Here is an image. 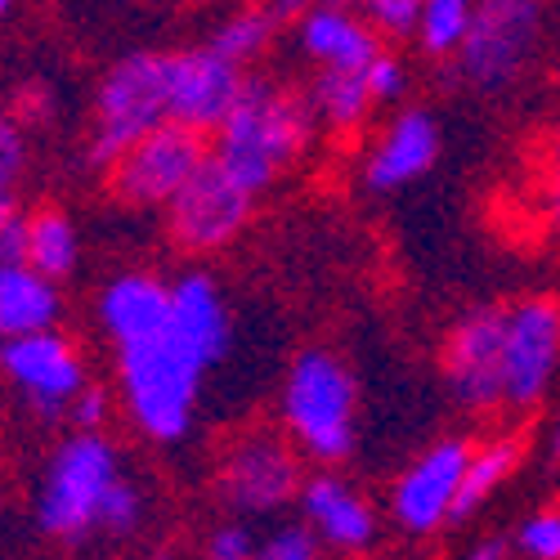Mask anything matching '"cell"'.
Masks as SVG:
<instances>
[{"mask_svg":"<svg viewBox=\"0 0 560 560\" xmlns=\"http://www.w3.org/2000/svg\"><path fill=\"white\" fill-rule=\"evenodd\" d=\"M32 516L55 542H126L144 529L149 498L126 476V457L108 431H68L40 466Z\"/></svg>","mask_w":560,"mask_h":560,"instance_id":"obj_1","label":"cell"},{"mask_svg":"<svg viewBox=\"0 0 560 560\" xmlns=\"http://www.w3.org/2000/svg\"><path fill=\"white\" fill-rule=\"evenodd\" d=\"M314 139L318 121L305 90L252 72L233 113L211 130V162L260 198L314 149Z\"/></svg>","mask_w":560,"mask_h":560,"instance_id":"obj_2","label":"cell"},{"mask_svg":"<svg viewBox=\"0 0 560 560\" xmlns=\"http://www.w3.org/2000/svg\"><path fill=\"white\" fill-rule=\"evenodd\" d=\"M117 404L149 444H179L198 422V404L211 363L171 323L162 332L113 350Z\"/></svg>","mask_w":560,"mask_h":560,"instance_id":"obj_3","label":"cell"},{"mask_svg":"<svg viewBox=\"0 0 560 560\" xmlns=\"http://www.w3.org/2000/svg\"><path fill=\"white\" fill-rule=\"evenodd\" d=\"M278 417H283V435L301 448L305 462L314 466L350 462L359 444V386L346 359H337L323 346L301 350L283 372Z\"/></svg>","mask_w":560,"mask_h":560,"instance_id":"obj_4","label":"cell"},{"mask_svg":"<svg viewBox=\"0 0 560 560\" xmlns=\"http://www.w3.org/2000/svg\"><path fill=\"white\" fill-rule=\"evenodd\" d=\"M162 121H171L166 50H130L113 59L95 85V104H90L85 162L108 171L135 139H144Z\"/></svg>","mask_w":560,"mask_h":560,"instance_id":"obj_5","label":"cell"},{"mask_svg":"<svg viewBox=\"0 0 560 560\" xmlns=\"http://www.w3.org/2000/svg\"><path fill=\"white\" fill-rule=\"evenodd\" d=\"M547 36L542 0H476L471 32L457 50L462 81L480 95H502L534 68Z\"/></svg>","mask_w":560,"mask_h":560,"instance_id":"obj_6","label":"cell"},{"mask_svg":"<svg viewBox=\"0 0 560 560\" xmlns=\"http://www.w3.org/2000/svg\"><path fill=\"white\" fill-rule=\"evenodd\" d=\"M301 448L278 431H243L215 462V493L243 521L283 516L301 498Z\"/></svg>","mask_w":560,"mask_h":560,"instance_id":"obj_7","label":"cell"},{"mask_svg":"<svg viewBox=\"0 0 560 560\" xmlns=\"http://www.w3.org/2000/svg\"><path fill=\"white\" fill-rule=\"evenodd\" d=\"M211 162V135L184 126V121H162L149 130L104 171L108 194L121 207L135 211H166V202L189 184L202 166Z\"/></svg>","mask_w":560,"mask_h":560,"instance_id":"obj_8","label":"cell"},{"mask_svg":"<svg viewBox=\"0 0 560 560\" xmlns=\"http://www.w3.org/2000/svg\"><path fill=\"white\" fill-rule=\"evenodd\" d=\"M560 382V296H525L506 305L502 332V408L534 412Z\"/></svg>","mask_w":560,"mask_h":560,"instance_id":"obj_9","label":"cell"},{"mask_svg":"<svg viewBox=\"0 0 560 560\" xmlns=\"http://www.w3.org/2000/svg\"><path fill=\"white\" fill-rule=\"evenodd\" d=\"M256 215V194L243 189L229 171L207 162L184 189L166 202V233L184 256H220L247 233Z\"/></svg>","mask_w":560,"mask_h":560,"instance_id":"obj_10","label":"cell"},{"mask_svg":"<svg viewBox=\"0 0 560 560\" xmlns=\"http://www.w3.org/2000/svg\"><path fill=\"white\" fill-rule=\"evenodd\" d=\"M0 372H5V382L40 417H50V422H68L72 399L90 386V368H85L81 346L59 328L0 341Z\"/></svg>","mask_w":560,"mask_h":560,"instance_id":"obj_11","label":"cell"},{"mask_svg":"<svg viewBox=\"0 0 560 560\" xmlns=\"http://www.w3.org/2000/svg\"><path fill=\"white\" fill-rule=\"evenodd\" d=\"M466 435H444L427 444L390 485V521L412 534V538H431L444 525H453L462 476H466V457H471Z\"/></svg>","mask_w":560,"mask_h":560,"instance_id":"obj_12","label":"cell"},{"mask_svg":"<svg viewBox=\"0 0 560 560\" xmlns=\"http://www.w3.org/2000/svg\"><path fill=\"white\" fill-rule=\"evenodd\" d=\"M502 332L506 305H480L462 314L444 337V386L466 412H502Z\"/></svg>","mask_w":560,"mask_h":560,"instance_id":"obj_13","label":"cell"},{"mask_svg":"<svg viewBox=\"0 0 560 560\" xmlns=\"http://www.w3.org/2000/svg\"><path fill=\"white\" fill-rule=\"evenodd\" d=\"M252 68L220 55L211 40L166 50V95H171V121H184L202 135H211L238 104Z\"/></svg>","mask_w":560,"mask_h":560,"instance_id":"obj_14","label":"cell"},{"mask_svg":"<svg viewBox=\"0 0 560 560\" xmlns=\"http://www.w3.org/2000/svg\"><path fill=\"white\" fill-rule=\"evenodd\" d=\"M440 149H444V135H440L435 113H427V108H399L382 126V135L368 144V153L359 162L363 189L382 194V198L408 189V184H417L422 175L435 171Z\"/></svg>","mask_w":560,"mask_h":560,"instance_id":"obj_15","label":"cell"},{"mask_svg":"<svg viewBox=\"0 0 560 560\" xmlns=\"http://www.w3.org/2000/svg\"><path fill=\"white\" fill-rule=\"evenodd\" d=\"M296 511L328 551L359 556L377 542V511H372V502L337 471V466H318L314 476H305Z\"/></svg>","mask_w":560,"mask_h":560,"instance_id":"obj_16","label":"cell"},{"mask_svg":"<svg viewBox=\"0 0 560 560\" xmlns=\"http://www.w3.org/2000/svg\"><path fill=\"white\" fill-rule=\"evenodd\" d=\"M292 40L314 68H368L386 50V36L341 0H314L296 14Z\"/></svg>","mask_w":560,"mask_h":560,"instance_id":"obj_17","label":"cell"},{"mask_svg":"<svg viewBox=\"0 0 560 560\" xmlns=\"http://www.w3.org/2000/svg\"><path fill=\"white\" fill-rule=\"evenodd\" d=\"M95 318H100L104 337L113 341V350L144 341L171 323V283L149 269H121L100 288Z\"/></svg>","mask_w":560,"mask_h":560,"instance_id":"obj_18","label":"cell"},{"mask_svg":"<svg viewBox=\"0 0 560 560\" xmlns=\"http://www.w3.org/2000/svg\"><path fill=\"white\" fill-rule=\"evenodd\" d=\"M171 328L211 368L233 350V310L207 269H189L171 283Z\"/></svg>","mask_w":560,"mask_h":560,"instance_id":"obj_19","label":"cell"},{"mask_svg":"<svg viewBox=\"0 0 560 560\" xmlns=\"http://www.w3.org/2000/svg\"><path fill=\"white\" fill-rule=\"evenodd\" d=\"M63 323V283L27 260H0V341L50 332Z\"/></svg>","mask_w":560,"mask_h":560,"instance_id":"obj_20","label":"cell"},{"mask_svg":"<svg viewBox=\"0 0 560 560\" xmlns=\"http://www.w3.org/2000/svg\"><path fill=\"white\" fill-rule=\"evenodd\" d=\"M305 104L318 121V135H354L382 108L368 85V68H314Z\"/></svg>","mask_w":560,"mask_h":560,"instance_id":"obj_21","label":"cell"},{"mask_svg":"<svg viewBox=\"0 0 560 560\" xmlns=\"http://www.w3.org/2000/svg\"><path fill=\"white\" fill-rule=\"evenodd\" d=\"M525 462V440L521 435H489L471 444V457H466V476H462V493H457V511L453 525H466L506 489V480H516Z\"/></svg>","mask_w":560,"mask_h":560,"instance_id":"obj_22","label":"cell"},{"mask_svg":"<svg viewBox=\"0 0 560 560\" xmlns=\"http://www.w3.org/2000/svg\"><path fill=\"white\" fill-rule=\"evenodd\" d=\"M23 260L50 273L55 283H68L81 265V229L63 207H36L23 215Z\"/></svg>","mask_w":560,"mask_h":560,"instance_id":"obj_23","label":"cell"},{"mask_svg":"<svg viewBox=\"0 0 560 560\" xmlns=\"http://www.w3.org/2000/svg\"><path fill=\"white\" fill-rule=\"evenodd\" d=\"M283 10L273 5V0H265V5H243V10H233L229 19H220L215 23V32H211V45L220 55H229L233 63H243V68H252L269 45H273V36H278V27H283Z\"/></svg>","mask_w":560,"mask_h":560,"instance_id":"obj_24","label":"cell"},{"mask_svg":"<svg viewBox=\"0 0 560 560\" xmlns=\"http://www.w3.org/2000/svg\"><path fill=\"white\" fill-rule=\"evenodd\" d=\"M471 10L476 0H427L422 19H417V50L431 59H457L466 32H471Z\"/></svg>","mask_w":560,"mask_h":560,"instance_id":"obj_25","label":"cell"},{"mask_svg":"<svg viewBox=\"0 0 560 560\" xmlns=\"http://www.w3.org/2000/svg\"><path fill=\"white\" fill-rule=\"evenodd\" d=\"M511 551L521 560H560V506H538L516 525Z\"/></svg>","mask_w":560,"mask_h":560,"instance_id":"obj_26","label":"cell"},{"mask_svg":"<svg viewBox=\"0 0 560 560\" xmlns=\"http://www.w3.org/2000/svg\"><path fill=\"white\" fill-rule=\"evenodd\" d=\"M323 547L314 538V529L305 521H278L273 529L260 534V547H256V560H323Z\"/></svg>","mask_w":560,"mask_h":560,"instance_id":"obj_27","label":"cell"},{"mask_svg":"<svg viewBox=\"0 0 560 560\" xmlns=\"http://www.w3.org/2000/svg\"><path fill=\"white\" fill-rule=\"evenodd\" d=\"M27 158H32V149H27L23 121L0 108V202H14L19 184L27 175Z\"/></svg>","mask_w":560,"mask_h":560,"instance_id":"obj_28","label":"cell"},{"mask_svg":"<svg viewBox=\"0 0 560 560\" xmlns=\"http://www.w3.org/2000/svg\"><path fill=\"white\" fill-rule=\"evenodd\" d=\"M341 5L359 10L386 40H408L417 32V19H422L427 0H341Z\"/></svg>","mask_w":560,"mask_h":560,"instance_id":"obj_29","label":"cell"},{"mask_svg":"<svg viewBox=\"0 0 560 560\" xmlns=\"http://www.w3.org/2000/svg\"><path fill=\"white\" fill-rule=\"evenodd\" d=\"M256 547H260V534L252 529V521L233 516V521H220L207 534L202 560H256Z\"/></svg>","mask_w":560,"mask_h":560,"instance_id":"obj_30","label":"cell"},{"mask_svg":"<svg viewBox=\"0 0 560 560\" xmlns=\"http://www.w3.org/2000/svg\"><path fill=\"white\" fill-rule=\"evenodd\" d=\"M113 408H117L113 390H108V386H100V382H90V386L72 399L68 422H72V431H104V427L113 422Z\"/></svg>","mask_w":560,"mask_h":560,"instance_id":"obj_31","label":"cell"},{"mask_svg":"<svg viewBox=\"0 0 560 560\" xmlns=\"http://www.w3.org/2000/svg\"><path fill=\"white\" fill-rule=\"evenodd\" d=\"M368 85H372V95H377V104L390 108V104H399L408 95V68L395 55L382 50L377 59L368 63Z\"/></svg>","mask_w":560,"mask_h":560,"instance_id":"obj_32","label":"cell"},{"mask_svg":"<svg viewBox=\"0 0 560 560\" xmlns=\"http://www.w3.org/2000/svg\"><path fill=\"white\" fill-rule=\"evenodd\" d=\"M542 211L551 233H560V126L551 135V149H547V179H542Z\"/></svg>","mask_w":560,"mask_h":560,"instance_id":"obj_33","label":"cell"},{"mask_svg":"<svg viewBox=\"0 0 560 560\" xmlns=\"http://www.w3.org/2000/svg\"><path fill=\"white\" fill-rule=\"evenodd\" d=\"M511 556V542L506 538H485V542H476L466 556H457V560H506Z\"/></svg>","mask_w":560,"mask_h":560,"instance_id":"obj_34","label":"cell"},{"mask_svg":"<svg viewBox=\"0 0 560 560\" xmlns=\"http://www.w3.org/2000/svg\"><path fill=\"white\" fill-rule=\"evenodd\" d=\"M547 457L560 466V399H556V408L547 417Z\"/></svg>","mask_w":560,"mask_h":560,"instance_id":"obj_35","label":"cell"},{"mask_svg":"<svg viewBox=\"0 0 560 560\" xmlns=\"http://www.w3.org/2000/svg\"><path fill=\"white\" fill-rule=\"evenodd\" d=\"M19 215V207L14 202H0V238H5V229H10V220Z\"/></svg>","mask_w":560,"mask_h":560,"instance_id":"obj_36","label":"cell"},{"mask_svg":"<svg viewBox=\"0 0 560 560\" xmlns=\"http://www.w3.org/2000/svg\"><path fill=\"white\" fill-rule=\"evenodd\" d=\"M139 560H179V551L175 547H153V551H144Z\"/></svg>","mask_w":560,"mask_h":560,"instance_id":"obj_37","label":"cell"},{"mask_svg":"<svg viewBox=\"0 0 560 560\" xmlns=\"http://www.w3.org/2000/svg\"><path fill=\"white\" fill-rule=\"evenodd\" d=\"M273 5H278V10H283V14H301L305 5H314V0H273Z\"/></svg>","mask_w":560,"mask_h":560,"instance_id":"obj_38","label":"cell"},{"mask_svg":"<svg viewBox=\"0 0 560 560\" xmlns=\"http://www.w3.org/2000/svg\"><path fill=\"white\" fill-rule=\"evenodd\" d=\"M14 10H19V0H0V27H5V23L14 19Z\"/></svg>","mask_w":560,"mask_h":560,"instance_id":"obj_39","label":"cell"}]
</instances>
